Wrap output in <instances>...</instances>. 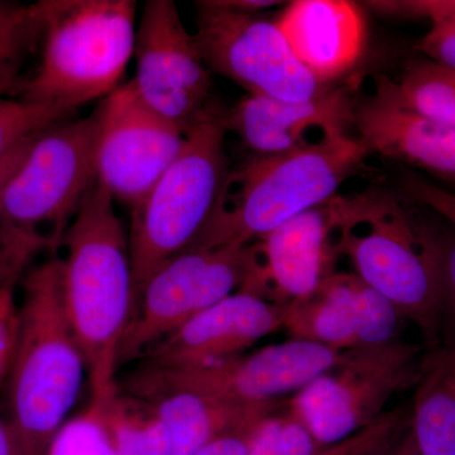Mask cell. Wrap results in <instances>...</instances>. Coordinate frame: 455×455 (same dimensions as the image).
<instances>
[{"instance_id": "obj_30", "label": "cell", "mask_w": 455, "mask_h": 455, "mask_svg": "<svg viewBox=\"0 0 455 455\" xmlns=\"http://www.w3.org/2000/svg\"><path fill=\"white\" fill-rule=\"evenodd\" d=\"M44 250L37 242L0 227V287L16 286L36 253Z\"/></svg>"}, {"instance_id": "obj_25", "label": "cell", "mask_w": 455, "mask_h": 455, "mask_svg": "<svg viewBox=\"0 0 455 455\" xmlns=\"http://www.w3.org/2000/svg\"><path fill=\"white\" fill-rule=\"evenodd\" d=\"M324 448L287 401L260 419L254 427L247 455H317Z\"/></svg>"}, {"instance_id": "obj_16", "label": "cell", "mask_w": 455, "mask_h": 455, "mask_svg": "<svg viewBox=\"0 0 455 455\" xmlns=\"http://www.w3.org/2000/svg\"><path fill=\"white\" fill-rule=\"evenodd\" d=\"M400 319L396 307L355 272H334L287 310L283 328L291 339L349 350L396 340Z\"/></svg>"}, {"instance_id": "obj_31", "label": "cell", "mask_w": 455, "mask_h": 455, "mask_svg": "<svg viewBox=\"0 0 455 455\" xmlns=\"http://www.w3.org/2000/svg\"><path fill=\"white\" fill-rule=\"evenodd\" d=\"M440 283H442V323L451 338V349L455 350V228L436 235Z\"/></svg>"}, {"instance_id": "obj_4", "label": "cell", "mask_w": 455, "mask_h": 455, "mask_svg": "<svg viewBox=\"0 0 455 455\" xmlns=\"http://www.w3.org/2000/svg\"><path fill=\"white\" fill-rule=\"evenodd\" d=\"M340 256L425 334L442 324L436 233L385 191L346 196L338 233Z\"/></svg>"}, {"instance_id": "obj_1", "label": "cell", "mask_w": 455, "mask_h": 455, "mask_svg": "<svg viewBox=\"0 0 455 455\" xmlns=\"http://www.w3.org/2000/svg\"><path fill=\"white\" fill-rule=\"evenodd\" d=\"M59 248L65 307L85 359L90 406H101L116 391L119 348L134 310V280L128 236L100 182Z\"/></svg>"}, {"instance_id": "obj_18", "label": "cell", "mask_w": 455, "mask_h": 455, "mask_svg": "<svg viewBox=\"0 0 455 455\" xmlns=\"http://www.w3.org/2000/svg\"><path fill=\"white\" fill-rule=\"evenodd\" d=\"M353 127L371 155L455 185V128L425 118L401 103L387 76L376 77L373 92L357 97Z\"/></svg>"}, {"instance_id": "obj_26", "label": "cell", "mask_w": 455, "mask_h": 455, "mask_svg": "<svg viewBox=\"0 0 455 455\" xmlns=\"http://www.w3.org/2000/svg\"><path fill=\"white\" fill-rule=\"evenodd\" d=\"M76 110L65 104L33 103L18 97H0V158L29 137L68 121Z\"/></svg>"}, {"instance_id": "obj_3", "label": "cell", "mask_w": 455, "mask_h": 455, "mask_svg": "<svg viewBox=\"0 0 455 455\" xmlns=\"http://www.w3.org/2000/svg\"><path fill=\"white\" fill-rule=\"evenodd\" d=\"M370 155L349 134L287 154L254 155L230 167L211 218L188 248L252 244L338 196L341 185L366 167Z\"/></svg>"}, {"instance_id": "obj_2", "label": "cell", "mask_w": 455, "mask_h": 455, "mask_svg": "<svg viewBox=\"0 0 455 455\" xmlns=\"http://www.w3.org/2000/svg\"><path fill=\"white\" fill-rule=\"evenodd\" d=\"M85 359L66 311L57 254L27 272L7 379L8 421L27 455H44L82 394Z\"/></svg>"}, {"instance_id": "obj_8", "label": "cell", "mask_w": 455, "mask_h": 455, "mask_svg": "<svg viewBox=\"0 0 455 455\" xmlns=\"http://www.w3.org/2000/svg\"><path fill=\"white\" fill-rule=\"evenodd\" d=\"M421 366L419 347L403 340L344 350L289 405L317 443L331 447L381 418L392 396L416 386Z\"/></svg>"}, {"instance_id": "obj_23", "label": "cell", "mask_w": 455, "mask_h": 455, "mask_svg": "<svg viewBox=\"0 0 455 455\" xmlns=\"http://www.w3.org/2000/svg\"><path fill=\"white\" fill-rule=\"evenodd\" d=\"M40 3L20 4L0 0V90L17 95L25 83L27 62L41 49Z\"/></svg>"}, {"instance_id": "obj_20", "label": "cell", "mask_w": 455, "mask_h": 455, "mask_svg": "<svg viewBox=\"0 0 455 455\" xmlns=\"http://www.w3.org/2000/svg\"><path fill=\"white\" fill-rule=\"evenodd\" d=\"M140 398L154 406L169 431L172 455L196 454L218 436L262 418L281 403L233 405L193 391L161 392Z\"/></svg>"}, {"instance_id": "obj_32", "label": "cell", "mask_w": 455, "mask_h": 455, "mask_svg": "<svg viewBox=\"0 0 455 455\" xmlns=\"http://www.w3.org/2000/svg\"><path fill=\"white\" fill-rule=\"evenodd\" d=\"M403 188L410 197L438 212L455 228V193L439 187L429 180L407 173L403 176Z\"/></svg>"}, {"instance_id": "obj_35", "label": "cell", "mask_w": 455, "mask_h": 455, "mask_svg": "<svg viewBox=\"0 0 455 455\" xmlns=\"http://www.w3.org/2000/svg\"><path fill=\"white\" fill-rule=\"evenodd\" d=\"M41 133L23 140L16 148L12 149L4 157L0 158V205H2L3 196H4L9 182H11V180L16 175L17 171L20 170L22 164L25 163L27 156H28L29 151H31L33 143H35L36 139H37Z\"/></svg>"}, {"instance_id": "obj_11", "label": "cell", "mask_w": 455, "mask_h": 455, "mask_svg": "<svg viewBox=\"0 0 455 455\" xmlns=\"http://www.w3.org/2000/svg\"><path fill=\"white\" fill-rule=\"evenodd\" d=\"M196 33L209 70L232 80L248 95L286 101L307 100L320 85L299 62L275 20L197 2Z\"/></svg>"}, {"instance_id": "obj_5", "label": "cell", "mask_w": 455, "mask_h": 455, "mask_svg": "<svg viewBox=\"0 0 455 455\" xmlns=\"http://www.w3.org/2000/svg\"><path fill=\"white\" fill-rule=\"evenodd\" d=\"M41 56L18 98L75 109L119 86L136 44L133 0H44Z\"/></svg>"}, {"instance_id": "obj_33", "label": "cell", "mask_w": 455, "mask_h": 455, "mask_svg": "<svg viewBox=\"0 0 455 455\" xmlns=\"http://www.w3.org/2000/svg\"><path fill=\"white\" fill-rule=\"evenodd\" d=\"M16 286L0 287V386L7 379L18 333Z\"/></svg>"}, {"instance_id": "obj_7", "label": "cell", "mask_w": 455, "mask_h": 455, "mask_svg": "<svg viewBox=\"0 0 455 455\" xmlns=\"http://www.w3.org/2000/svg\"><path fill=\"white\" fill-rule=\"evenodd\" d=\"M98 114L42 132L9 182L0 227L56 252L66 230L97 184Z\"/></svg>"}, {"instance_id": "obj_19", "label": "cell", "mask_w": 455, "mask_h": 455, "mask_svg": "<svg viewBox=\"0 0 455 455\" xmlns=\"http://www.w3.org/2000/svg\"><path fill=\"white\" fill-rule=\"evenodd\" d=\"M275 22L299 62L323 86L348 74L366 49V20L347 0H296Z\"/></svg>"}, {"instance_id": "obj_6", "label": "cell", "mask_w": 455, "mask_h": 455, "mask_svg": "<svg viewBox=\"0 0 455 455\" xmlns=\"http://www.w3.org/2000/svg\"><path fill=\"white\" fill-rule=\"evenodd\" d=\"M223 110L212 104L187 134L181 154L132 209L128 247L137 295L156 269L187 251L211 218L230 170Z\"/></svg>"}, {"instance_id": "obj_29", "label": "cell", "mask_w": 455, "mask_h": 455, "mask_svg": "<svg viewBox=\"0 0 455 455\" xmlns=\"http://www.w3.org/2000/svg\"><path fill=\"white\" fill-rule=\"evenodd\" d=\"M406 410L386 411L381 418L344 442L325 447L317 455H379L403 434Z\"/></svg>"}, {"instance_id": "obj_17", "label": "cell", "mask_w": 455, "mask_h": 455, "mask_svg": "<svg viewBox=\"0 0 455 455\" xmlns=\"http://www.w3.org/2000/svg\"><path fill=\"white\" fill-rule=\"evenodd\" d=\"M287 310L253 293H233L149 347L139 366L199 367L236 357L283 328Z\"/></svg>"}, {"instance_id": "obj_21", "label": "cell", "mask_w": 455, "mask_h": 455, "mask_svg": "<svg viewBox=\"0 0 455 455\" xmlns=\"http://www.w3.org/2000/svg\"><path fill=\"white\" fill-rule=\"evenodd\" d=\"M410 434L421 455H455V350L423 358Z\"/></svg>"}, {"instance_id": "obj_24", "label": "cell", "mask_w": 455, "mask_h": 455, "mask_svg": "<svg viewBox=\"0 0 455 455\" xmlns=\"http://www.w3.org/2000/svg\"><path fill=\"white\" fill-rule=\"evenodd\" d=\"M395 92L401 103L425 118L455 128V70L419 60L407 66Z\"/></svg>"}, {"instance_id": "obj_12", "label": "cell", "mask_w": 455, "mask_h": 455, "mask_svg": "<svg viewBox=\"0 0 455 455\" xmlns=\"http://www.w3.org/2000/svg\"><path fill=\"white\" fill-rule=\"evenodd\" d=\"M95 110L98 181L132 211L175 163L187 134L147 106L132 80L113 90Z\"/></svg>"}, {"instance_id": "obj_37", "label": "cell", "mask_w": 455, "mask_h": 455, "mask_svg": "<svg viewBox=\"0 0 455 455\" xmlns=\"http://www.w3.org/2000/svg\"><path fill=\"white\" fill-rule=\"evenodd\" d=\"M0 455H27L8 419L0 418Z\"/></svg>"}, {"instance_id": "obj_14", "label": "cell", "mask_w": 455, "mask_h": 455, "mask_svg": "<svg viewBox=\"0 0 455 455\" xmlns=\"http://www.w3.org/2000/svg\"><path fill=\"white\" fill-rule=\"evenodd\" d=\"M344 199L335 196L250 244V268L241 291L286 309L309 298L335 272Z\"/></svg>"}, {"instance_id": "obj_38", "label": "cell", "mask_w": 455, "mask_h": 455, "mask_svg": "<svg viewBox=\"0 0 455 455\" xmlns=\"http://www.w3.org/2000/svg\"><path fill=\"white\" fill-rule=\"evenodd\" d=\"M379 455H421L419 449L416 448L414 439L411 434L407 430L406 433L401 434L394 443L381 451Z\"/></svg>"}, {"instance_id": "obj_22", "label": "cell", "mask_w": 455, "mask_h": 455, "mask_svg": "<svg viewBox=\"0 0 455 455\" xmlns=\"http://www.w3.org/2000/svg\"><path fill=\"white\" fill-rule=\"evenodd\" d=\"M110 440L116 455H172L169 431L154 406L116 388L101 406H90Z\"/></svg>"}, {"instance_id": "obj_9", "label": "cell", "mask_w": 455, "mask_h": 455, "mask_svg": "<svg viewBox=\"0 0 455 455\" xmlns=\"http://www.w3.org/2000/svg\"><path fill=\"white\" fill-rule=\"evenodd\" d=\"M344 350L291 339L226 361L188 368L137 366L116 387L136 397L169 391H193L241 406L277 403L309 385L339 361Z\"/></svg>"}, {"instance_id": "obj_13", "label": "cell", "mask_w": 455, "mask_h": 455, "mask_svg": "<svg viewBox=\"0 0 455 455\" xmlns=\"http://www.w3.org/2000/svg\"><path fill=\"white\" fill-rule=\"evenodd\" d=\"M134 88L147 106L188 134L211 106V76L175 3L148 0L136 31Z\"/></svg>"}, {"instance_id": "obj_28", "label": "cell", "mask_w": 455, "mask_h": 455, "mask_svg": "<svg viewBox=\"0 0 455 455\" xmlns=\"http://www.w3.org/2000/svg\"><path fill=\"white\" fill-rule=\"evenodd\" d=\"M44 455H116L98 412L89 406L85 414L66 421Z\"/></svg>"}, {"instance_id": "obj_10", "label": "cell", "mask_w": 455, "mask_h": 455, "mask_svg": "<svg viewBox=\"0 0 455 455\" xmlns=\"http://www.w3.org/2000/svg\"><path fill=\"white\" fill-rule=\"evenodd\" d=\"M250 268V244L188 248L146 281L123 335L119 366L139 359L191 317L241 291Z\"/></svg>"}, {"instance_id": "obj_27", "label": "cell", "mask_w": 455, "mask_h": 455, "mask_svg": "<svg viewBox=\"0 0 455 455\" xmlns=\"http://www.w3.org/2000/svg\"><path fill=\"white\" fill-rule=\"evenodd\" d=\"M420 18L429 20L430 29L415 49L455 70V0H420Z\"/></svg>"}, {"instance_id": "obj_36", "label": "cell", "mask_w": 455, "mask_h": 455, "mask_svg": "<svg viewBox=\"0 0 455 455\" xmlns=\"http://www.w3.org/2000/svg\"><path fill=\"white\" fill-rule=\"evenodd\" d=\"M212 3L217 7L241 13H260L266 9L283 4L281 2L272 0H212Z\"/></svg>"}, {"instance_id": "obj_34", "label": "cell", "mask_w": 455, "mask_h": 455, "mask_svg": "<svg viewBox=\"0 0 455 455\" xmlns=\"http://www.w3.org/2000/svg\"><path fill=\"white\" fill-rule=\"evenodd\" d=\"M262 418L251 421L243 427H236L235 430L228 431L194 455H247L254 427Z\"/></svg>"}, {"instance_id": "obj_15", "label": "cell", "mask_w": 455, "mask_h": 455, "mask_svg": "<svg viewBox=\"0 0 455 455\" xmlns=\"http://www.w3.org/2000/svg\"><path fill=\"white\" fill-rule=\"evenodd\" d=\"M357 97L355 84H334L302 101L247 95L223 110V121L254 155L287 154L348 136Z\"/></svg>"}, {"instance_id": "obj_39", "label": "cell", "mask_w": 455, "mask_h": 455, "mask_svg": "<svg viewBox=\"0 0 455 455\" xmlns=\"http://www.w3.org/2000/svg\"><path fill=\"white\" fill-rule=\"evenodd\" d=\"M3 95H7V94H5L4 92H2V90H0V97H3Z\"/></svg>"}]
</instances>
